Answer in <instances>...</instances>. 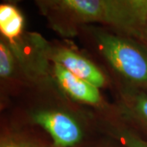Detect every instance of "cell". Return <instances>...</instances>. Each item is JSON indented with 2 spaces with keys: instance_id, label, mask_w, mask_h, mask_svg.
Wrapping results in <instances>:
<instances>
[{
  "instance_id": "1",
  "label": "cell",
  "mask_w": 147,
  "mask_h": 147,
  "mask_svg": "<svg viewBox=\"0 0 147 147\" xmlns=\"http://www.w3.org/2000/svg\"><path fill=\"white\" fill-rule=\"evenodd\" d=\"M60 5L84 21H103L128 29L147 26V13L137 0H64Z\"/></svg>"
},
{
  "instance_id": "2",
  "label": "cell",
  "mask_w": 147,
  "mask_h": 147,
  "mask_svg": "<svg viewBox=\"0 0 147 147\" xmlns=\"http://www.w3.org/2000/svg\"><path fill=\"white\" fill-rule=\"evenodd\" d=\"M101 52L113 67L128 80L147 88V54L120 38L99 36Z\"/></svg>"
},
{
  "instance_id": "3",
  "label": "cell",
  "mask_w": 147,
  "mask_h": 147,
  "mask_svg": "<svg viewBox=\"0 0 147 147\" xmlns=\"http://www.w3.org/2000/svg\"><path fill=\"white\" fill-rule=\"evenodd\" d=\"M34 120L50 134L56 146H74L82 138L78 123L64 113L42 111L34 116Z\"/></svg>"
},
{
  "instance_id": "4",
  "label": "cell",
  "mask_w": 147,
  "mask_h": 147,
  "mask_svg": "<svg viewBox=\"0 0 147 147\" xmlns=\"http://www.w3.org/2000/svg\"><path fill=\"white\" fill-rule=\"evenodd\" d=\"M51 58L54 61V63L61 65L75 76L93 84L98 88L104 86L105 77L100 69L79 54L62 48L56 50L52 54Z\"/></svg>"
},
{
  "instance_id": "5",
  "label": "cell",
  "mask_w": 147,
  "mask_h": 147,
  "mask_svg": "<svg viewBox=\"0 0 147 147\" xmlns=\"http://www.w3.org/2000/svg\"><path fill=\"white\" fill-rule=\"evenodd\" d=\"M54 73L58 83L75 100L96 105L100 100L98 88L71 74L61 65L55 63Z\"/></svg>"
},
{
  "instance_id": "6",
  "label": "cell",
  "mask_w": 147,
  "mask_h": 147,
  "mask_svg": "<svg viewBox=\"0 0 147 147\" xmlns=\"http://www.w3.org/2000/svg\"><path fill=\"white\" fill-rule=\"evenodd\" d=\"M23 25V16L14 6H0V31L6 38L11 40L17 38L22 32Z\"/></svg>"
},
{
  "instance_id": "7",
  "label": "cell",
  "mask_w": 147,
  "mask_h": 147,
  "mask_svg": "<svg viewBox=\"0 0 147 147\" xmlns=\"http://www.w3.org/2000/svg\"><path fill=\"white\" fill-rule=\"evenodd\" d=\"M13 69V57L9 48L3 42L0 43V76L6 78Z\"/></svg>"
},
{
  "instance_id": "8",
  "label": "cell",
  "mask_w": 147,
  "mask_h": 147,
  "mask_svg": "<svg viewBox=\"0 0 147 147\" xmlns=\"http://www.w3.org/2000/svg\"><path fill=\"white\" fill-rule=\"evenodd\" d=\"M135 111L138 116L147 124V96L139 95L135 99Z\"/></svg>"
},
{
  "instance_id": "9",
  "label": "cell",
  "mask_w": 147,
  "mask_h": 147,
  "mask_svg": "<svg viewBox=\"0 0 147 147\" xmlns=\"http://www.w3.org/2000/svg\"><path fill=\"white\" fill-rule=\"evenodd\" d=\"M121 141L127 147H147V142L130 133H124Z\"/></svg>"
},
{
  "instance_id": "10",
  "label": "cell",
  "mask_w": 147,
  "mask_h": 147,
  "mask_svg": "<svg viewBox=\"0 0 147 147\" xmlns=\"http://www.w3.org/2000/svg\"><path fill=\"white\" fill-rule=\"evenodd\" d=\"M1 147H40L36 145H34L28 142H11L7 144H4Z\"/></svg>"
},
{
  "instance_id": "11",
  "label": "cell",
  "mask_w": 147,
  "mask_h": 147,
  "mask_svg": "<svg viewBox=\"0 0 147 147\" xmlns=\"http://www.w3.org/2000/svg\"><path fill=\"white\" fill-rule=\"evenodd\" d=\"M146 4H147V0H146Z\"/></svg>"
},
{
  "instance_id": "12",
  "label": "cell",
  "mask_w": 147,
  "mask_h": 147,
  "mask_svg": "<svg viewBox=\"0 0 147 147\" xmlns=\"http://www.w3.org/2000/svg\"><path fill=\"white\" fill-rule=\"evenodd\" d=\"M146 30H147V26H146Z\"/></svg>"
}]
</instances>
